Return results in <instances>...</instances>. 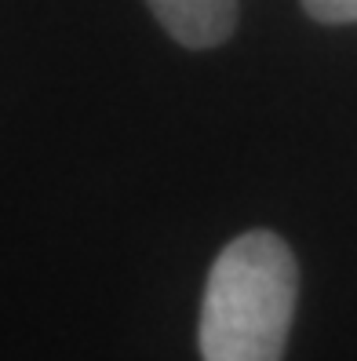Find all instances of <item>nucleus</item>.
Wrapping results in <instances>:
<instances>
[{
	"mask_svg": "<svg viewBox=\"0 0 357 361\" xmlns=\"http://www.w3.org/2000/svg\"><path fill=\"white\" fill-rule=\"evenodd\" d=\"M299 270L270 230L241 233L223 248L204 288V361H281L296 314Z\"/></svg>",
	"mask_w": 357,
	"mask_h": 361,
	"instance_id": "obj_1",
	"label": "nucleus"
},
{
	"mask_svg": "<svg viewBox=\"0 0 357 361\" xmlns=\"http://www.w3.org/2000/svg\"><path fill=\"white\" fill-rule=\"evenodd\" d=\"M154 15L186 48H215L234 33L241 0H150Z\"/></svg>",
	"mask_w": 357,
	"mask_h": 361,
	"instance_id": "obj_2",
	"label": "nucleus"
},
{
	"mask_svg": "<svg viewBox=\"0 0 357 361\" xmlns=\"http://www.w3.org/2000/svg\"><path fill=\"white\" fill-rule=\"evenodd\" d=\"M318 23H357V0H303Z\"/></svg>",
	"mask_w": 357,
	"mask_h": 361,
	"instance_id": "obj_3",
	"label": "nucleus"
}]
</instances>
